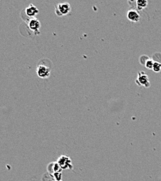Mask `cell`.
Returning a JSON list of instances; mask_svg holds the SVG:
<instances>
[{"instance_id":"obj_1","label":"cell","mask_w":161,"mask_h":181,"mask_svg":"<svg viewBox=\"0 0 161 181\" xmlns=\"http://www.w3.org/2000/svg\"><path fill=\"white\" fill-rule=\"evenodd\" d=\"M71 12V6L69 3H60L55 6V13L58 16H66Z\"/></svg>"},{"instance_id":"obj_2","label":"cell","mask_w":161,"mask_h":181,"mask_svg":"<svg viewBox=\"0 0 161 181\" xmlns=\"http://www.w3.org/2000/svg\"><path fill=\"white\" fill-rule=\"evenodd\" d=\"M57 163L60 166V168L63 170L72 169L73 165L72 163V160L70 157L67 155H61L57 160Z\"/></svg>"},{"instance_id":"obj_3","label":"cell","mask_w":161,"mask_h":181,"mask_svg":"<svg viewBox=\"0 0 161 181\" xmlns=\"http://www.w3.org/2000/svg\"><path fill=\"white\" fill-rule=\"evenodd\" d=\"M135 83L140 87H145L146 88H149L151 85L148 75L143 71H139L137 72V77L135 80Z\"/></svg>"},{"instance_id":"obj_4","label":"cell","mask_w":161,"mask_h":181,"mask_svg":"<svg viewBox=\"0 0 161 181\" xmlns=\"http://www.w3.org/2000/svg\"><path fill=\"white\" fill-rule=\"evenodd\" d=\"M36 72L37 75L40 78H47L50 75L51 73V70L49 67L47 66L43 65V64H40L37 66L36 68Z\"/></svg>"},{"instance_id":"obj_5","label":"cell","mask_w":161,"mask_h":181,"mask_svg":"<svg viewBox=\"0 0 161 181\" xmlns=\"http://www.w3.org/2000/svg\"><path fill=\"white\" fill-rule=\"evenodd\" d=\"M28 28L34 32L36 34H38L40 33V23L37 18H33L29 20L28 23Z\"/></svg>"},{"instance_id":"obj_6","label":"cell","mask_w":161,"mask_h":181,"mask_svg":"<svg viewBox=\"0 0 161 181\" xmlns=\"http://www.w3.org/2000/svg\"><path fill=\"white\" fill-rule=\"evenodd\" d=\"M127 18L129 21L137 23L140 20V16L138 11L135 9H131L127 12Z\"/></svg>"},{"instance_id":"obj_7","label":"cell","mask_w":161,"mask_h":181,"mask_svg":"<svg viewBox=\"0 0 161 181\" xmlns=\"http://www.w3.org/2000/svg\"><path fill=\"white\" fill-rule=\"evenodd\" d=\"M25 13L28 18H33L36 15L39 13V10L34 5L30 4L27 8L25 9Z\"/></svg>"},{"instance_id":"obj_8","label":"cell","mask_w":161,"mask_h":181,"mask_svg":"<svg viewBox=\"0 0 161 181\" xmlns=\"http://www.w3.org/2000/svg\"><path fill=\"white\" fill-rule=\"evenodd\" d=\"M62 169L60 168L59 165L57 162H51L47 166V171L51 175L57 173V172H62Z\"/></svg>"},{"instance_id":"obj_9","label":"cell","mask_w":161,"mask_h":181,"mask_svg":"<svg viewBox=\"0 0 161 181\" xmlns=\"http://www.w3.org/2000/svg\"><path fill=\"white\" fill-rule=\"evenodd\" d=\"M147 4H148V1L147 0H137L136 1L137 8L139 11H141L147 7Z\"/></svg>"},{"instance_id":"obj_10","label":"cell","mask_w":161,"mask_h":181,"mask_svg":"<svg viewBox=\"0 0 161 181\" xmlns=\"http://www.w3.org/2000/svg\"><path fill=\"white\" fill-rule=\"evenodd\" d=\"M154 63H155V61H154L153 59H149L145 64L146 68H147L148 70H153Z\"/></svg>"},{"instance_id":"obj_11","label":"cell","mask_w":161,"mask_h":181,"mask_svg":"<svg viewBox=\"0 0 161 181\" xmlns=\"http://www.w3.org/2000/svg\"><path fill=\"white\" fill-rule=\"evenodd\" d=\"M149 59H150V58H149L148 56L142 55L140 57V59H139V61H140V63L142 64V65L145 66L146 63H147V61L149 60Z\"/></svg>"},{"instance_id":"obj_12","label":"cell","mask_w":161,"mask_h":181,"mask_svg":"<svg viewBox=\"0 0 161 181\" xmlns=\"http://www.w3.org/2000/svg\"><path fill=\"white\" fill-rule=\"evenodd\" d=\"M153 70L155 72H159L161 71V63L158 62H155L154 65Z\"/></svg>"},{"instance_id":"obj_13","label":"cell","mask_w":161,"mask_h":181,"mask_svg":"<svg viewBox=\"0 0 161 181\" xmlns=\"http://www.w3.org/2000/svg\"><path fill=\"white\" fill-rule=\"evenodd\" d=\"M54 181H55V180H54ZM61 181H62V180H61Z\"/></svg>"}]
</instances>
